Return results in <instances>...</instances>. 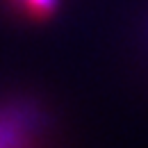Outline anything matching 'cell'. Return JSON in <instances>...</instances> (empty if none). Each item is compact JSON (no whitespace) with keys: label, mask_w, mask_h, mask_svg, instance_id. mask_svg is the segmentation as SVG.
<instances>
[{"label":"cell","mask_w":148,"mask_h":148,"mask_svg":"<svg viewBox=\"0 0 148 148\" xmlns=\"http://www.w3.org/2000/svg\"><path fill=\"white\" fill-rule=\"evenodd\" d=\"M16 2H21L32 16H48L57 5V0H16Z\"/></svg>","instance_id":"obj_1"}]
</instances>
